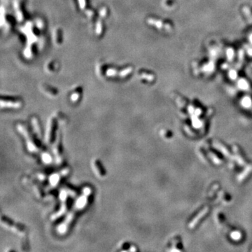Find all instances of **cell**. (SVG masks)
<instances>
[{
	"label": "cell",
	"instance_id": "30bf717a",
	"mask_svg": "<svg viewBox=\"0 0 252 252\" xmlns=\"http://www.w3.org/2000/svg\"><path fill=\"white\" fill-rule=\"evenodd\" d=\"M59 179H60V177H59V176L58 175V174H53V175H51V177H50V183H51L53 186H55V185L57 184V183L58 182Z\"/></svg>",
	"mask_w": 252,
	"mask_h": 252
},
{
	"label": "cell",
	"instance_id": "4fadbf2b",
	"mask_svg": "<svg viewBox=\"0 0 252 252\" xmlns=\"http://www.w3.org/2000/svg\"><path fill=\"white\" fill-rule=\"evenodd\" d=\"M83 194L86 195V196H88L90 194V193H91V190H90V188H89V187H85V188L83 189Z\"/></svg>",
	"mask_w": 252,
	"mask_h": 252
},
{
	"label": "cell",
	"instance_id": "7a4b0ae2",
	"mask_svg": "<svg viewBox=\"0 0 252 252\" xmlns=\"http://www.w3.org/2000/svg\"><path fill=\"white\" fill-rule=\"evenodd\" d=\"M1 224H2L4 226H5L6 228H9V230H12L13 232L16 233L18 234L23 235L25 231V228H24V226L19 224V223L13 222V221H11V220L9 219V218H7V217H4V216L1 217Z\"/></svg>",
	"mask_w": 252,
	"mask_h": 252
},
{
	"label": "cell",
	"instance_id": "7c38bea8",
	"mask_svg": "<svg viewBox=\"0 0 252 252\" xmlns=\"http://www.w3.org/2000/svg\"><path fill=\"white\" fill-rule=\"evenodd\" d=\"M67 194L66 191H61L60 196V199L62 200V201L65 202V200L66 198H67Z\"/></svg>",
	"mask_w": 252,
	"mask_h": 252
},
{
	"label": "cell",
	"instance_id": "8992f818",
	"mask_svg": "<svg viewBox=\"0 0 252 252\" xmlns=\"http://www.w3.org/2000/svg\"><path fill=\"white\" fill-rule=\"evenodd\" d=\"M93 169H94L95 172V174L98 177L102 178V177H104L105 176V172H104V169H103L102 164H101V163L99 161L95 160L93 163Z\"/></svg>",
	"mask_w": 252,
	"mask_h": 252
},
{
	"label": "cell",
	"instance_id": "3957f363",
	"mask_svg": "<svg viewBox=\"0 0 252 252\" xmlns=\"http://www.w3.org/2000/svg\"><path fill=\"white\" fill-rule=\"evenodd\" d=\"M74 216H75V212L72 211V212H71L69 214V215L67 216V218L65 221L58 226V230L60 233L63 234L66 232L67 230L68 229V227H69V225L71 224V223L73 221V219L74 218Z\"/></svg>",
	"mask_w": 252,
	"mask_h": 252
},
{
	"label": "cell",
	"instance_id": "8fae6325",
	"mask_svg": "<svg viewBox=\"0 0 252 252\" xmlns=\"http://www.w3.org/2000/svg\"><path fill=\"white\" fill-rule=\"evenodd\" d=\"M42 159L45 163H49L51 161V158H50V155L47 153H44L42 154Z\"/></svg>",
	"mask_w": 252,
	"mask_h": 252
},
{
	"label": "cell",
	"instance_id": "9c48e42d",
	"mask_svg": "<svg viewBox=\"0 0 252 252\" xmlns=\"http://www.w3.org/2000/svg\"><path fill=\"white\" fill-rule=\"evenodd\" d=\"M65 212H66V204L64 203L61 207V208H60L59 212H58V213L55 214V215H53V219H56L57 218H58V217H60L61 215H62Z\"/></svg>",
	"mask_w": 252,
	"mask_h": 252
},
{
	"label": "cell",
	"instance_id": "5b68a950",
	"mask_svg": "<svg viewBox=\"0 0 252 252\" xmlns=\"http://www.w3.org/2000/svg\"><path fill=\"white\" fill-rule=\"evenodd\" d=\"M61 144H60V139L58 136V139L55 141L54 145H53V153H54L55 161L58 164H60L62 161V156H61Z\"/></svg>",
	"mask_w": 252,
	"mask_h": 252
},
{
	"label": "cell",
	"instance_id": "277c9868",
	"mask_svg": "<svg viewBox=\"0 0 252 252\" xmlns=\"http://www.w3.org/2000/svg\"><path fill=\"white\" fill-rule=\"evenodd\" d=\"M55 119L53 118H50L48 121V128H47L46 130V142L47 143L50 142V141L52 140V138L53 137V134H54L55 132Z\"/></svg>",
	"mask_w": 252,
	"mask_h": 252
},
{
	"label": "cell",
	"instance_id": "ba28073f",
	"mask_svg": "<svg viewBox=\"0 0 252 252\" xmlns=\"http://www.w3.org/2000/svg\"><path fill=\"white\" fill-rule=\"evenodd\" d=\"M32 125L34 132H35L36 135H37L38 137H39L41 136L42 132H41L40 127H39V123H38V120L36 118H32Z\"/></svg>",
	"mask_w": 252,
	"mask_h": 252
},
{
	"label": "cell",
	"instance_id": "52a82bcc",
	"mask_svg": "<svg viewBox=\"0 0 252 252\" xmlns=\"http://www.w3.org/2000/svg\"><path fill=\"white\" fill-rule=\"evenodd\" d=\"M87 196H88L83 194V196H81L80 198H78V200H77L75 203L76 208L79 209V210H82V209L84 208V207L86 205L87 202H88Z\"/></svg>",
	"mask_w": 252,
	"mask_h": 252
},
{
	"label": "cell",
	"instance_id": "6da1fadb",
	"mask_svg": "<svg viewBox=\"0 0 252 252\" xmlns=\"http://www.w3.org/2000/svg\"><path fill=\"white\" fill-rule=\"evenodd\" d=\"M18 130L19 132L25 137V141H26L27 144V147H28V149L30 151V152H36L38 150L37 147H36V144L34 143V141L33 137H32L31 134H30L29 130H28L24 126L21 124H18Z\"/></svg>",
	"mask_w": 252,
	"mask_h": 252
}]
</instances>
